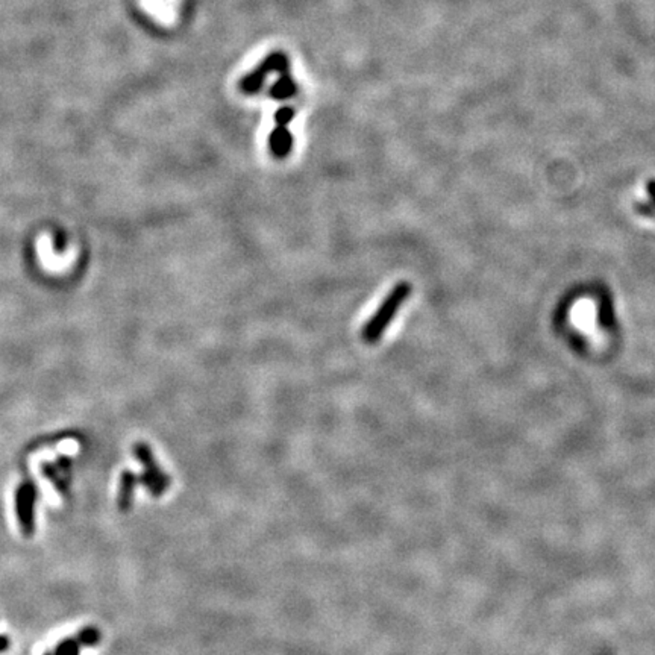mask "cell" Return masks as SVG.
Here are the masks:
<instances>
[{
	"label": "cell",
	"mask_w": 655,
	"mask_h": 655,
	"mask_svg": "<svg viewBox=\"0 0 655 655\" xmlns=\"http://www.w3.org/2000/svg\"><path fill=\"white\" fill-rule=\"evenodd\" d=\"M409 294H412V285L407 281L398 283L391 288L389 294L379 303L378 310L372 314V317L366 322V325L361 329V338L366 343L373 345L379 342V338L386 333L400 307L409 298Z\"/></svg>",
	"instance_id": "1"
},
{
	"label": "cell",
	"mask_w": 655,
	"mask_h": 655,
	"mask_svg": "<svg viewBox=\"0 0 655 655\" xmlns=\"http://www.w3.org/2000/svg\"><path fill=\"white\" fill-rule=\"evenodd\" d=\"M288 67H290V64H288V59L284 54H279V52H276V54L269 55L255 70H252L248 76L243 77V80L240 81V90L246 94L257 93L261 90V86L264 85L266 77L270 73L272 72H278L279 75L287 73Z\"/></svg>",
	"instance_id": "2"
},
{
	"label": "cell",
	"mask_w": 655,
	"mask_h": 655,
	"mask_svg": "<svg viewBox=\"0 0 655 655\" xmlns=\"http://www.w3.org/2000/svg\"><path fill=\"white\" fill-rule=\"evenodd\" d=\"M134 453L137 456V458L140 460V462H142V465L146 469L144 474H143V478H142L143 484L147 488H149L153 496H160L165 490V488L169 487L170 478L164 474L158 465H156L152 452H151V448L147 446V444H144V443L135 444Z\"/></svg>",
	"instance_id": "3"
},
{
	"label": "cell",
	"mask_w": 655,
	"mask_h": 655,
	"mask_svg": "<svg viewBox=\"0 0 655 655\" xmlns=\"http://www.w3.org/2000/svg\"><path fill=\"white\" fill-rule=\"evenodd\" d=\"M35 487L31 483H23L15 493V510L19 523L24 536H31L33 532V505H35Z\"/></svg>",
	"instance_id": "4"
},
{
	"label": "cell",
	"mask_w": 655,
	"mask_h": 655,
	"mask_svg": "<svg viewBox=\"0 0 655 655\" xmlns=\"http://www.w3.org/2000/svg\"><path fill=\"white\" fill-rule=\"evenodd\" d=\"M294 138L287 126L275 125L269 135V151L276 160H285L293 152Z\"/></svg>",
	"instance_id": "5"
},
{
	"label": "cell",
	"mask_w": 655,
	"mask_h": 655,
	"mask_svg": "<svg viewBox=\"0 0 655 655\" xmlns=\"http://www.w3.org/2000/svg\"><path fill=\"white\" fill-rule=\"evenodd\" d=\"M137 478L133 472H123L120 478V493H119V506L121 511H128L130 502H133V493L135 488Z\"/></svg>",
	"instance_id": "6"
},
{
	"label": "cell",
	"mask_w": 655,
	"mask_h": 655,
	"mask_svg": "<svg viewBox=\"0 0 655 655\" xmlns=\"http://www.w3.org/2000/svg\"><path fill=\"white\" fill-rule=\"evenodd\" d=\"M298 91V86H296V82L293 81V77L290 73H281L279 80L273 84L272 89H270V96L275 100H285L288 98L294 96V93Z\"/></svg>",
	"instance_id": "7"
},
{
	"label": "cell",
	"mask_w": 655,
	"mask_h": 655,
	"mask_svg": "<svg viewBox=\"0 0 655 655\" xmlns=\"http://www.w3.org/2000/svg\"><path fill=\"white\" fill-rule=\"evenodd\" d=\"M293 117H294V108H292V107L279 108L275 112V125L288 126V125H290V121L293 120Z\"/></svg>",
	"instance_id": "8"
},
{
	"label": "cell",
	"mask_w": 655,
	"mask_h": 655,
	"mask_svg": "<svg viewBox=\"0 0 655 655\" xmlns=\"http://www.w3.org/2000/svg\"><path fill=\"white\" fill-rule=\"evenodd\" d=\"M55 655H80V645L72 639L64 640L63 643L58 645Z\"/></svg>",
	"instance_id": "9"
},
{
	"label": "cell",
	"mask_w": 655,
	"mask_h": 655,
	"mask_svg": "<svg viewBox=\"0 0 655 655\" xmlns=\"http://www.w3.org/2000/svg\"><path fill=\"white\" fill-rule=\"evenodd\" d=\"M77 640L82 645H94L99 640V633L93 630V628H86V630H84L80 637H77Z\"/></svg>",
	"instance_id": "10"
},
{
	"label": "cell",
	"mask_w": 655,
	"mask_h": 655,
	"mask_svg": "<svg viewBox=\"0 0 655 655\" xmlns=\"http://www.w3.org/2000/svg\"><path fill=\"white\" fill-rule=\"evenodd\" d=\"M646 190H648L649 196L652 197V200L655 202V179H651V181L648 182V186H646Z\"/></svg>",
	"instance_id": "11"
},
{
	"label": "cell",
	"mask_w": 655,
	"mask_h": 655,
	"mask_svg": "<svg viewBox=\"0 0 655 655\" xmlns=\"http://www.w3.org/2000/svg\"><path fill=\"white\" fill-rule=\"evenodd\" d=\"M8 646H10V640L5 635H0V651L8 649Z\"/></svg>",
	"instance_id": "12"
}]
</instances>
